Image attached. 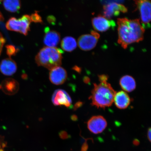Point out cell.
Wrapping results in <instances>:
<instances>
[{
  "label": "cell",
  "mask_w": 151,
  "mask_h": 151,
  "mask_svg": "<svg viewBox=\"0 0 151 151\" xmlns=\"http://www.w3.org/2000/svg\"><path fill=\"white\" fill-rule=\"evenodd\" d=\"M99 37V34L94 31H92L91 34L81 35L78 40V47L83 50H91L97 45Z\"/></svg>",
  "instance_id": "5b68a950"
},
{
  "label": "cell",
  "mask_w": 151,
  "mask_h": 151,
  "mask_svg": "<svg viewBox=\"0 0 151 151\" xmlns=\"http://www.w3.org/2000/svg\"><path fill=\"white\" fill-rule=\"evenodd\" d=\"M151 128H150L148 129V132H147V137H148V139L150 142H151Z\"/></svg>",
  "instance_id": "7402d4cb"
},
{
  "label": "cell",
  "mask_w": 151,
  "mask_h": 151,
  "mask_svg": "<svg viewBox=\"0 0 151 151\" xmlns=\"http://www.w3.org/2000/svg\"><path fill=\"white\" fill-rule=\"evenodd\" d=\"M52 101L56 106H64L67 108L70 107L72 104V100L69 94L62 89L57 90L54 91L52 96Z\"/></svg>",
  "instance_id": "30bf717a"
},
{
  "label": "cell",
  "mask_w": 151,
  "mask_h": 151,
  "mask_svg": "<svg viewBox=\"0 0 151 151\" xmlns=\"http://www.w3.org/2000/svg\"><path fill=\"white\" fill-rule=\"evenodd\" d=\"M5 42V39L4 37L2 35L0 32V55H1L4 45Z\"/></svg>",
  "instance_id": "44dd1931"
},
{
  "label": "cell",
  "mask_w": 151,
  "mask_h": 151,
  "mask_svg": "<svg viewBox=\"0 0 151 151\" xmlns=\"http://www.w3.org/2000/svg\"><path fill=\"white\" fill-rule=\"evenodd\" d=\"M73 69H74V70L78 72H80V71H81L80 68L77 67V66H75V67H73Z\"/></svg>",
  "instance_id": "cb8c5ba5"
},
{
  "label": "cell",
  "mask_w": 151,
  "mask_h": 151,
  "mask_svg": "<svg viewBox=\"0 0 151 151\" xmlns=\"http://www.w3.org/2000/svg\"><path fill=\"white\" fill-rule=\"evenodd\" d=\"M99 84H94L89 99L92 104L98 108L105 109L112 104L116 92L107 81H101Z\"/></svg>",
  "instance_id": "7a4b0ae2"
},
{
  "label": "cell",
  "mask_w": 151,
  "mask_h": 151,
  "mask_svg": "<svg viewBox=\"0 0 151 151\" xmlns=\"http://www.w3.org/2000/svg\"><path fill=\"white\" fill-rule=\"evenodd\" d=\"M31 17L32 22H33L36 23H42V20L41 17L38 14L37 12L31 15Z\"/></svg>",
  "instance_id": "ffe728a7"
},
{
  "label": "cell",
  "mask_w": 151,
  "mask_h": 151,
  "mask_svg": "<svg viewBox=\"0 0 151 151\" xmlns=\"http://www.w3.org/2000/svg\"><path fill=\"white\" fill-rule=\"evenodd\" d=\"M17 70V64L11 58L3 60L0 64V70L5 75H12L16 72Z\"/></svg>",
  "instance_id": "4fadbf2b"
},
{
  "label": "cell",
  "mask_w": 151,
  "mask_h": 151,
  "mask_svg": "<svg viewBox=\"0 0 151 151\" xmlns=\"http://www.w3.org/2000/svg\"><path fill=\"white\" fill-rule=\"evenodd\" d=\"M4 20V18L2 14L0 11V22L3 21Z\"/></svg>",
  "instance_id": "484cf974"
},
{
  "label": "cell",
  "mask_w": 151,
  "mask_h": 151,
  "mask_svg": "<svg viewBox=\"0 0 151 151\" xmlns=\"http://www.w3.org/2000/svg\"><path fill=\"white\" fill-rule=\"evenodd\" d=\"M103 16L109 19L119 16L120 13H126L128 9L123 5L116 3H110L103 6Z\"/></svg>",
  "instance_id": "ba28073f"
},
{
  "label": "cell",
  "mask_w": 151,
  "mask_h": 151,
  "mask_svg": "<svg viewBox=\"0 0 151 151\" xmlns=\"http://www.w3.org/2000/svg\"><path fill=\"white\" fill-rule=\"evenodd\" d=\"M118 42L124 49L129 45L143 40L145 29L139 19L118 18Z\"/></svg>",
  "instance_id": "6da1fadb"
},
{
  "label": "cell",
  "mask_w": 151,
  "mask_h": 151,
  "mask_svg": "<svg viewBox=\"0 0 151 151\" xmlns=\"http://www.w3.org/2000/svg\"><path fill=\"white\" fill-rule=\"evenodd\" d=\"M92 23L96 31L102 32L108 31L109 28L116 26L114 21L109 19L102 15H99L92 18Z\"/></svg>",
  "instance_id": "9c48e42d"
},
{
  "label": "cell",
  "mask_w": 151,
  "mask_h": 151,
  "mask_svg": "<svg viewBox=\"0 0 151 151\" xmlns=\"http://www.w3.org/2000/svg\"><path fill=\"white\" fill-rule=\"evenodd\" d=\"M22 78L23 79H25L27 78V75L25 74H23L22 75Z\"/></svg>",
  "instance_id": "4316f807"
},
{
  "label": "cell",
  "mask_w": 151,
  "mask_h": 151,
  "mask_svg": "<svg viewBox=\"0 0 151 151\" xmlns=\"http://www.w3.org/2000/svg\"><path fill=\"white\" fill-rule=\"evenodd\" d=\"M49 77L50 82L52 84L56 85H61L67 80V72L63 68L59 66L51 70Z\"/></svg>",
  "instance_id": "8fae6325"
},
{
  "label": "cell",
  "mask_w": 151,
  "mask_h": 151,
  "mask_svg": "<svg viewBox=\"0 0 151 151\" xmlns=\"http://www.w3.org/2000/svg\"><path fill=\"white\" fill-rule=\"evenodd\" d=\"M81 103L78 102L76 104L75 106V109H77L80 106V105L81 104Z\"/></svg>",
  "instance_id": "d4e9b609"
},
{
  "label": "cell",
  "mask_w": 151,
  "mask_h": 151,
  "mask_svg": "<svg viewBox=\"0 0 151 151\" xmlns=\"http://www.w3.org/2000/svg\"><path fill=\"white\" fill-rule=\"evenodd\" d=\"M3 6L5 9L11 12H17L21 7L20 0H4Z\"/></svg>",
  "instance_id": "e0dca14e"
},
{
  "label": "cell",
  "mask_w": 151,
  "mask_h": 151,
  "mask_svg": "<svg viewBox=\"0 0 151 151\" xmlns=\"http://www.w3.org/2000/svg\"><path fill=\"white\" fill-rule=\"evenodd\" d=\"M62 53L61 50L56 47H44L36 56V62L38 65L51 70L61 65Z\"/></svg>",
  "instance_id": "3957f363"
},
{
  "label": "cell",
  "mask_w": 151,
  "mask_h": 151,
  "mask_svg": "<svg viewBox=\"0 0 151 151\" xmlns=\"http://www.w3.org/2000/svg\"><path fill=\"white\" fill-rule=\"evenodd\" d=\"M6 53L10 57L14 55L18 52V50L12 45H7L6 46Z\"/></svg>",
  "instance_id": "d6986e66"
},
{
  "label": "cell",
  "mask_w": 151,
  "mask_h": 151,
  "mask_svg": "<svg viewBox=\"0 0 151 151\" xmlns=\"http://www.w3.org/2000/svg\"><path fill=\"white\" fill-rule=\"evenodd\" d=\"M4 86L5 91L9 94H14L19 89L18 82L12 79H8L6 81Z\"/></svg>",
  "instance_id": "ac0fdd59"
},
{
  "label": "cell",
  "mask_w": 151,
  "mask_h": 151,
  "mask_svg": "<svg viewBox=\"0 0 151 151\" xmlns=\"http://www.w3.org/2000/svg\"><path fill=\"white\" fill-rule=\"evenodd\" d=\"M137 9L140 14L143 27L150 26L151 21L150 0H134Z\"/></svg>",
  "instance_id": "8992f818"
},
{
  "label": "cell",
  "mask_w": 151,
  "mask_h": 151,
  "mask_svg": "<svg viewBox=\"0 0 151 151\" xmlns=\"http://www.w3.org/2000/svg\"><path fill=\"white\" fill-rule=\"evenodd\" d=\"M32 22L30 16L24 15L19 19L10 18L6 24V27L9 31L18 32L26 35L30 31Z\"/></svg>",
  "instance_id": "277c9868"
},
{
  "label": "cell",
  "mask_w": 151,
  "mask_h": 151,
  "mask_svg": "<svg viewBox=\"0 0 151 151\" xmlns=\"http://www.w3.org/2000/svg\"><path fill=\"white\" fill-rule=\"evenodd\" d=\"M120 84L122 89L128 92L133 91L136 87L134 79L128 75L124 76L121 78Z\"/></svg>",
  "instance_id": "9a60e30c"
},
{
  "label": "cell",
  "mask_w": 151,
  "mask_h": 151,
  "mask_svg": "<svg viewBox=\"0 0 151 151\" xmlns=\"http://www.w3.org/2000/svg\"><path fill=\"white\" fill-rule=\"evenodd\" d=\"M107 126L106 120L101 116L92 117L87 122V127L91 132L97 134L103 132Z\"/></svg>",
  "instance_id": "52a82bcc"
},
{
  "label": "cell",
  "mask_w": 151,
  "mask_h": 151,
  "mask_svg": "<svg viewBox=\"0 0 151 151\" xmlns=\"http://www.w3.org/2000/svg\"><path fill=\"white\" fill-rule=\"evenodd\" d=\"M139 143L140 142H139V141L137 139H134L133 142V144L135 146H139Z\"/></svg>",
  "instance_id": "603a6c76"
},
{
  "label": "cell",
  "mask_w": 151,
  "mask_h": 151,
  "mask_svg": "<svg viewBox=\"0 0 151 151\" xmlns=\"http://www.w3.org/2000/svg\"><path fill=\"white\" fill-rule=\"evenodd\" d=\"M77 45L75 39L71 37H64L61 42L62 48L68 52H71L74 50L76 48Z\"/></svg>",
  "instance_id": "2e32d148"
},
{
  "label": "cell",
  "mask_w": 151,
  "mask_h": 151,
  "mask_svg": "<svg viewBox=\"0 0 151 151\" xmlns=\"http://www.w3.org/2000/svg\"><path fill=\"white\" fill-rule=\"evenodd\" d=\"M4 0H0V3L2 1Z\"/></svg>",
  "instance_id": "83f0119b"
},
{
  "label": "cell",
  "mask_w": 151,
  "mask_h": 151,
  "mask_svg": "<svg viewBox=\"0 0 151 151\" xmlns=\"http://www.w3.org/2000/svg\"><path fill=\"white\" fill-rule=\"evenodd\" d=\"M43 42L47 47H55L60 40V35L58 32L51 30L48 27L45 29Z\"/></svg>",
  "instance_id": "7c38bea8"
},
{
  "label": "cell",
  "mask_w": 151,
  "mask_h": 151,
  "mask_svg": "<svg viewBox=\"0 0 151 151\" xmlns=\"http://www.w3.org/2000/svg\"><path fill=\"white\" fill-rule=\"evenodd\" d=\"M114 101L118 108L124 109L127 108L129 105L131 99L126 92L120 91L115 94Z\"/></svg>",
  "instance_id": "5bb4252c"
}]
</instances>
